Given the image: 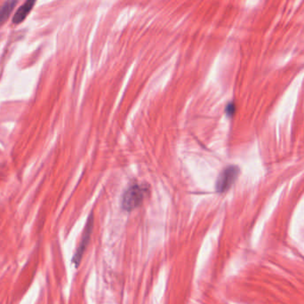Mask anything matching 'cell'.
Returning <instances> with one entry per match:
<instances>
[{
  "label": "cell",
  "instance_id": "obj_1",
  "mask_svg": "<svg viewBox=\"0 0 304 304\" xmlns=\"http://www.w3.org/2000/svg\"><path fill=\"white\" fill-rule=\"evenodd\" d=\"M148 188L145 185L134 184L126 189L122 198V208L126 211H133L139 208L144 200Z\"/></svg>",
  "mask_w": 304,
  "mask_h": 304
},
{
  "label": "cell",
  "instance_id": "obj_2",
  "mask_svg": "<svg viewBox=\"0 0 304 304\" xmlns=\"http://www.w3.org/2000/svg\"><path fill=\"white\" fill-rule=\"evenodd\" d=\"M238 175L239 168L237 166H229L225 169H223V172L218 176L215 184V189L217 192L223 193L227 191L233 185L234 182H236Z\"/></svg>",
  "mask_w": 304,
  "mask_h": 304
},
{
  "label": "cell",
  "instance_id": "obj_3",
  "mask_svg": "<svg viewBox=\"0 0 304 304\" xmlns=\"http://www.w3.org/2000/svg\"><path fill=\"white\" fill-rule=\"evenodd\" d=\"M93 214L90 215L89 218L87 220V223L85 225V230H84V233L82 236L81 242H80V245L78 246V248L77 249V252L74 255L73 257V263L76 264V266L78 267V264L80 263V261L82 259V256L84 255L85 248L89 243L90 237H91V234H92V230H93Z\"/></svg>",
  "mask_w": 304,
  "mask_h": 304
},
{
  "label": "cell",
  "instance_id": "obj_4",
  "mask_svg": "<svg viewBox=\"0 0 304 304\" xmlns=\"http://www.w3.org/2000/svg\"><path fill=\"white\" fill-rule=\"evenodd\" d=\"M35 3H36V0H26L22 5V7L19 8L18 10L15 13V16L13 18V23H15V24L22 23L23 20L26 18L28 15L30 14V11L32 10Z\"/></svg>",
  "mask_w": 304,
  "mask_h": 304
},
{
  "label": "cell",
  "instance_id": "obj_5",
  "mask_svg": "<svg viewBox=\"0 0 304 304\" xmlns=\"http://www.w3.org/2000/svg\"><path fill=\"white\" fill-rule=\"evenodd\" d=\"M18 0H8L1 8H0V26L8 20V17L11 15L15 6L17 4Z\"/></svg>",
  "mask_w": 304,
  "mask_h": 304
},
{
  "label": "cell",
  "instance_id": "obj_6",
  "mask_svg": "<svg viewBox=\"0 0 304 304\" xmlns=\"http://www.w3.org/2000/svg\"><path fill=\"white\" fill-rule=\"evenodd\" d=\"M236 112V106L234 104H229L226 107V113L229 117H232Z\"/></svg>",
  "mask_w": 304,
  "mask_h": 304
}]
</instances>
